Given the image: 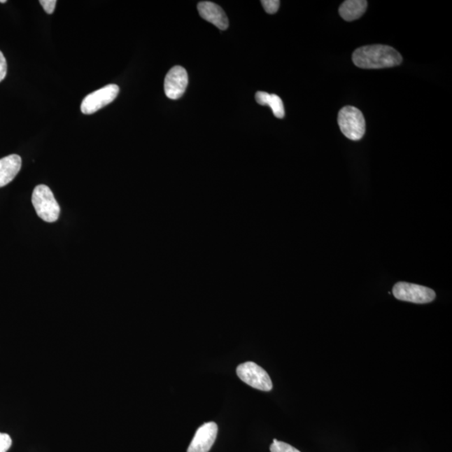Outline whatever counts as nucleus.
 <instances>
[{
	"mask_svg": "<svg viewBox=\"0 0 452 452\" xmlns=\"http://www.w3.org/2000/svg\"><path fill=\"white\" fill-rule=\"evenodd\" d=\"M402 55L389 45H373L360 47L353 54V62L362 69H382L400 65Z\"/></svg>",
	"mask_w": 452,
	"mask_h": 452,
	"instance_id": "1",
	"label": "nucleus"
},
{
	"mask_svg": "<svg viewBox=\"0 0 452 452\" xmlns=\"http://www.w3.org/2000/svg\"><path fill=\"white\" fill-rule=\"evenodd\" d=\"M32 204L38 216L46 223H52L58 220L61 209L48 186L41 185L35 188Z\"/></svg>",
	"mask_w": 452,
	"mask_h": 452,
	"instance_id": "2",
	"label": "nucleus"
},
{
	"mask_svg": "<svg viewBox=\"0 0 452 452\" xmlns=\"http://www.w3.org/2000/svg\"><path fill=\"white\" fill-rule=\"evenodd\" d=\"M338 123L341 132L348 139L360 140L366 130L365 119L361 111L347 106L339 111Z\"/></svg>",
	"mask_w": 452,
	"mask_h": 452,
	"instance_id": "3",
	"label": "nucleus"
},
{
	"mask_svg": "<svg viewBox=\"0 0 452 452\" xmlns=\"http://www.w3.org/2000/svg\"><path fill=\"white\" fill-rule=\"evenodd\" d=\"M238 377L254 389L271 391L272 382L269 374L261 366L253 362H246L237 367Z\"/></svg>",
	"mask_w": 452,
	"mask_h": 452,
	"instance_id": "4",
	"label": "nucleus"
},
{
	"mask_svg": "<svg viewBox=\"0 0 452 452\" xmlns=\"http://www.w3.org/2000/svg\"><path fill=\"white\" fill-rule=\"evenodd\" d=\"M393 294L398 300L418 304H429L436 298V292L432 289L408 283L395 284Z\"/></svg>",
	"mask_w": 452,
	"mask_h": 452,
	"instance_id": "5",
	"label": "nucleus"
},
{
	"mask_svg": "<svg viewBox=\"0 0 452 452\" xmlns=\"http://www.w3.org/2000/svg\"><path fill=\"white\" fill-rule=\"evenodd\" d=\"M118 93V86L115 84H109L85 97L82 105H80V110L83 114L95 113L116 99Z\"/></svg>",
	"mask_w": 452,
	"mask_h": 452,
	"instance_id": "6",
	"label": "nucleus"
},
{
	"mask_svg": "<svg viewBox=\"0 0 452 452\" xmlns=\"http://www.w3.org/2000/svg\"><path fill=\"white\" fill-rule=\"evenodd\" d=\"M189 83L188 73L185 68L174 66L166 75L164 80L165 95L169 99L177 100L185 94Z\"/></svg>",
	"mask_w": 452,
	"mask_h": 452,
	"instance_id": "7",
	"label": "nucleus"
},
{
	"mask_svg": "<svg viewBox=\"0 0 452 452\" xmlns=\"http://www.w3.org/2000/svg\"><path fill=\"white\" fill-rule=\"evenodd\" d=\"M218 426L208 422L197 430L187 452H209L216 442Z\"/></svg>",
	"mask_w": 452,
	"mask_h": 452,
	"instance_id": "8",
	"label": "nucleus"
},
{
	"mask_svg": "<svg viewBox=\"0 0 452 452\" xmlns=\"http://www.w3.org/2000/svg\"><path fill=\"white\" fill-rule=\"evenodd\" d=\"M198 12L204 20L208 21L221 31H225L229 27V20L223 8L215 3L204 1L198 4Z\"/></svg>",
	"mask_w": 452,
	"mask_h": 452,
	"instance_id": "9",
	"label": "nucleus"
},
{
	"mask_svg": "<svg viewBox=\"0 0 452 452\" xmlns=\"http://www.w3.org/2000/svg\"><path fill=\"white\" fill-rule=\"evenodd\" d=\"M21 165L22 160L17 155H8L0 160V188L14 180L20 172Z\"/></svg>",
	"mask_w": 452,
	"mask_h": 452,
	"instance_id": "10",
	"label": "nucleus"
},
{
	"mask_svg": "<svg viewBox=\"0 0 452 452\" xmlns=\"http://www.w3.org/2000/svg\"><path fill=\"white\" fill-rule=\"evenodd\" d=\"M368 7L365 0H347L339 8V14L344 20L353 21L360 19Z\"/></svg>",
	"mask_w": 452,
	"mask_h": 452,
	"instance_id": "11",
	"label": "nucleus"
},
{
	"mask_svg": "<svg viewBox=\"0 0 452 452\" xmlns=\"http://www.w3.org/2000/svg\"><path fill=\"white\" fill-rule=\"evenodd\" d=\"M255 100H257V104L260 105L269 106L276 118H284L285 109L283 101L278 96L265 92H257L255 94Z\"/></svg>",
	"mask_w": 452,
	"mask_h": 452,
	"instance_id": "12",
	"label": "nucleus"
},
{
	"mask_svg": "<svg viewBox=\"0 0 452 452\" xmlns=\"http://www.w3.org/2000/svg\"><path fill=\"white\" fill-rule=\"evenodd\" d=\"M271 452H301L295 447L283 442H278L274 439L270 447Z\"/></svg>",
	"mask_w": 452,
	"mask_h": 452,
	"instance_id": "13",
	"label": "nucleus"
},
{
	"mask_svg": "<svg viewBox=\"0 0 452 452\" xmlns=\"http://www.w3.org/2000/svg\"><path fill=\"white\" fill-rule=\"evenodd\" d=\"M279 0H262V4L267 14L273 15L279 10Z\"/></svg>",
	"mask_w": 452,
	"mask_h": 452,
	"instance_id": "14",
	"label": "nucleus"
},
{
	"mask_svg": "<svg viewBox=\"0 0 452 452\" xmlns=\"http://www.w3.org/2000/svg\"><path fill=\"white\" fill-rule=\"evenodd\" d=\"M12 445V439L8 434L0 433V452H7Z\"/></svg>",
	"mask_w": 452,
	"mask_h": 452,
	"instance_id": "15",
	"label": "nucleus"
},
{
	"mask_svg": "<svg viewBox=\"0 0 452 452\" xmlns=\"http://www.w3.org/2000/svg\"><path fill=\"white\" fill-rule=\"evenodd\" d=\"M55 0H41L40 3L44 8L47 14L51 15L55 10V6H57Z\"/></svg>",
	"mask_w": 452,
	"mask_h": 452,
	"instance_id": "16",
	"label": "nucleus"
},
{
	"mask_svg": "<svg viewBox=\"0 0 452 452\" xmlns=\"http://www.w3.org/2000/svg\"><path fill=\"white\" fill-rule=\"evenodd\" d=\"M7 74V62L3 54L0 51V83L6 78Z\"/></svg>",
	"mask_w": 452,
	"mask_h": 452,
	"instance_id": "17",
	"label": "nucleus"
},
{
	"mask_svg": "<svg viewBox=\"0 0 452 452\" xmlns=\"http://www.w3.org/2000/svg\"><path fill=\"white\" fill-rule=\"evenodd\" d=\"M0 3H6V0H0Z\"/></svg>",
	"mask_w": 452,
	"mask_h": 452,
	"instance_id": "18",
	"label": "nucleus"
}]
</instances>
